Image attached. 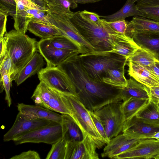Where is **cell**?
<instances>
[{"label":"cell","instance_id":"cell-1","mask_svg":"<svg viewBox=\"0 0 159 159\" xmlns=\"http://www.w3.org/2000/svg\"><path fill=\"white\" fill-rule=\"evenodd\" d=\"M78 51L74 52L58 66L68 76L80 101L94 112L110 103L122 101V89L93 80L84 69Z\"/></svg>","mask_w":159,"mask_h":159},{"label":"cell","instance_id":"cell-2","mask_svg":"<svg viewBox=\"0 0 159 159\" xmlns=\"http://www.w3.org/2000/svg\"><path fill=\"white\" fill-rule=\"evenodd\" d=\"M67 16L80 34L94 48L95 52L110 51L118 43L133 39L114 30L103 18L101 19V23L98 24L83 17L80 11L72 12Z\"/></svg>","mask_w":159,"mask_h":159},{"label":"cell","instance_id":"cell-3","mask_svg":"<svg viewBox=\"0 0 159 159\" xmlns=\"http://www.w3.org/2000/svg\"><path fill=\"white\" fill-rule=\"evenodd\" d=\"M5 36L7 38L6 54L11 58L15 77L36 52L38 42L15 30L6 32Z\"/></svg>","mask_w":159,"mask_h":159},{"label":"cell","instance_id":"cell-4","mask_svg":"<svg viewBox=\"0 0 159 159\" xmlns=\"http://www.w3.org/2000/svg\"><path fill=\"white\" fill-rule=\"evenodd\" d=\"M59 92L70 116L80 128L84 137L88 136L95 143L98 148H101L106 144L95 126L89 111L73 94Z\"/></svg>","mask_w":159,"mask_h":159},{"label":"cell","instance_id":"cell-5","mask_svg":"<svg viewBox=\"0 0 159 159\" xmlns=\"http://www.w3.org/2000/svg\"><path fill=\"white\" fill-rule=\"evenodd\" d=\"M82 66L93 80L102 82V78L109 70L125 66L128 62L125 57L113 53L79 55Z\"/></svg>","mask_w":159,"mask_h":159},{"label":"cell","instance_id":"cell-6","mask_svg":"<svg viewBox=\"0 0 159 159\" xmlns=\"http://www.w3.org/2000/svg\"><path fill=\"white\" fill-rule=\"evenodd\" d=\"M48 19L51 24L56 26L63 35L77 47L80 55L95 51L94 48L80 34L66 14L48 12Z\"/></svg>","mask_w":159,"mask_h":159},{"label":"cell","instance_id":"cell-7","mask_svg":"<svg viewBox=\"0 0 159 159\" xmlns=\"http://www.w3.org/2000/svg\"><path fill=\"white\" fill-rule=\"evenodd\" d=\"M120 101L110 103L93 112L100 118L110 140L122 131L125 121Z\"/></svg>","mask_w":159,"mask_h":159},{"label":"cell","instance_id":"cell-8","mask_svg":"<svg viewBox=\"0 0 159 159\" xmlns=\"http://www.w3.org/2000/svg\"><path fill=\"white\" fill-rule=\"evenodd\" d=\"M62 137L61 124L53 122L21 135L13 141L16 145L26 143L52 145Z\"/></svg>","mask_w":159,"mask_h":159},{"label":"cell","instance_id":"cell-9","mask_svg":"<svg viewBox=\"0 0 159 159\" xmlns=\"http://www.w3.org/2000/svg\"><path fill=\"white\" fill-rule=\"evenodd\" d=\"M40 81L59 92L70 93L75 95L74 86L66 72L58 66H48L38 73Z\"/></svg>","mask_w":159,"mask_h":159},{"label":"cell","instance_id":"cell-10","mask_svg":"<svg viewBox=\"0 0 159 159\" xmlns=\"http://www.w3.org/2000/svg\"><path fill=\"white\" fill-rule=\"evenodd\" d=\"M53 122L47 120L28 118L19 112L12 126L3 135V141H13L21 135Z\"/></svg>","mask_w":159,"mask_h":159},{"label":"cell","instance_id":"cell-11","mask_svg":"<svg viewBox=\"0 0 159 159\" xmlns=\"http://www.w3.org/2000/svg\"><path fill=\"white\" fill-rule=\"evenodd\" d=\"M97 148L88 135L81 141L66 142L64 159H98Z\"/></svg>","mask_w":159,"mask_h":159},{"label":"cell","instance_id":"cell-12","mask_svg":"<svg viewBox=\"0 0 159 159\" xmlns=\"http://www.w3.org/2000/svg\"><path fill=\"white\" fill-rule=\"evenodd\" d=\"M140 158L159 159V140L143 139L134 146L114 159Z\"/></svg>","mask_w":159,"mask_h":159},{"label":"cell","instance_id":"cell-13","mask_svg":"<svg viewBox=\"0 0 159 159\" xmlns=\"http://www.w3.org/2000/svg\"><path fill=\"white\" fill-rule=\"evenodd\" d=\"M126 34L132 38L141 48L150 53L159 60V33L136 30L128 24Z\"/></svg>","mask_w":159,"mask_h":159},{"label":"cell","instance_id":"cell-14","mask_svg":"<svg viewBox=\"0 0 159 159\" xmlns=\"http://www.w3.org/2000/svg\"><path fill=\"white\" fill-rule=\"evenodd\" d=\"M159 131V126L154 125L137 117L135 116L126 120L123 133L133 138L148 139Z\"/></svg>","mask_w":159,"mask_h":159},{"label":"cell","instance_id":"cell-15","mask_svg":"<svg viewBox=\"0 0 159 159\" xmlns=\"http://www.w3.org/2000/svg\"><path fill=\"white\" fill-rule=\"evenodd\" d=\"M143 139L133 138L123 133L111 139L104 148L101 156L114 159L136 145Z\"/></svg>","mask_w":159,"mask_h":159},{"label":"cell","instance_id":"cell-16","mask_svg":"<svg viewBox=\"0 0 159 159\" xmlns=\"http://www.w3.org/2000/svg\"><path fill=\"white\" fill-rule=\"evenodd\" d=\"M38 49L46 61L47 66H58L75 52L55 48L48 43L45 39H43L38 42Z\"/></svg>","mask_w":159,"mask_h":159},{"label":"cell","instance_id":"cell-17","mask_svg":"<svg viewBox=\"0 0 159 159\" xmlns=\"http://www.w3.org/2000/svg\"><path fill=\"white\" fill-rule=\"evenodd\" d=\"M17 107L19 112L27 118L48 120L61 124V115L42 107L22 103H18Z\"/></svg>","mask_w":159,"mask_h":159},{"label":"cell","instance_id":"cell-18","mask_svg":"<svg viewBox=\"0 0 159 159\" xmlns=\"http://www.w3.org/2000/svg\"><path fill=\"white\" fill-rule=\"evenodd\" d=\"M127 64L128 74L135 80L148 87H159V80L146 68L130 61Z\"/></svg>","mask_w":159,"mask_h":159},{"label":"cell","instance_id":"cell-19","mask_svg":"<svg viewBox=\"0 0 159 159\" xmlns=\"http://www.w3.org/2000/svg\"><path fill=\"white\" fill-rule=\"evenodd\" d=\"M44 64L43 57L36 52L31 59L16 75L14 80L18 86L31 76L38 73Z\"/></svg>","mask_w":159,"mask_h":159},{"label":"cell","instance_id":"cell-20","mask_svg":"<svg viewBox=\"0 0 159 159\" xmlns=\"http://www.w3.org/2000/svg\"><path fill=\"white\" fill-rule=\"evenodd\" d=\"M61 126L62 137L66 142L79 141L84 138L80 128L70 115H61Z\"/></svg>","mask_w":159,"mask_h":159},{"label":"cell","instance_id":"cell-21","mask_svg":"<svg viewBox=\"0 0 159 159\" xmlns=\"http://www.w3.org/2000/svg\"><path fill=\"white\" fill-rule=\"evenodd\" d=\"M121 98L123 102L130 98H151L147 87L131 78L127 80V86L122 89Z\"/></svg>","mask_w":159,"mask_h":159},{"label":"cell","instance_id":"cell-22","mask_svg":"<svg viewBox=\"0 0 159 159\" xmlns=\"http://www.w3.org/2000/svg\"><path fill=\"white\" fill-rule=\"evenodd\" d=\"M27 30L43 39L61 35L58 29L53 25L33 21L29 22Z\"/></svg>","mask_w":159,"mask_h":159},{"label":"cell","instance_id":"cell-23","mask_svg":"<svg viewBox=\"0 0 159 159\" xmlns=\"http://www.w3.org/2000/svg\"><path fill=\"white\" fill-rule=\"evenodd\" d=\"M125 67L109 69L103 76L102 82L119 89H123L127 85L125 75Z\"/></svg>","mask_w":159,"mask_h":159},{"label":"cell","instance_id":"cell-24","mask_svg":"<svg viewBox=\"0 0 159 159\" xmlns=\"http://www.w3.org/2000/svg\"><path fill=\"white\" fill-rule=\"evenodd\" d=\"M136 16H142V15L137 9L134 3L127 0L123 7L117 12L110 15L100 16L107 21L114 22L124 20L126 17Z\"/></svg>","mask_w":159,"mask_h":159},{"label":"cell","instance_id":"cell-25","mask_svg":"<svg viewBox=\"0 0 159 159\" xmlns=\"http://www.w3.org/2000/svg\"><path fill=\"white\" fill-rule=\"evenodd\" d=\"M135 6L142 16L159 23V0H139Z\"/></svg>","mask_w":159,"mask_h":159},{"label":"cell","instance_id":"cell-26","mask_svg":"<svg viewBox=\"0 0 159 159\" xmlns=\"http://www.w3.org/2000/svg\"><path fill=\"white\" fill-rule=\"evenodd\" d=\"M140 48L133 39L130 40L118 43L110 51L100 53L93 51L87 54H100L113 53L124 56L128 59Z\"/></svg>","mask_w":159,"mask_h":159},{"label":"cell","instance_id":"cell-27","mask_svg":"<svg viewBox=\"0 0 159 159\" xmlns=\"http://www.w3.org/2000/svg\"><path fill=\"white\" fill-rule=\"evenodd\" d=\"M135 116L148 123L159 126V108L151 99Z\"/></svg>","mask_w":159,"mask_h":159},{"label":"cell","instance_id":"cell-28","mask_svg":"<svg viewBox=\"0 0 159 159\" xmlns=\"http://www.w3.org/2000/svg\"><path fill=\"white\" fill-rule=\"evenodd\" d=\"M53 89L44 82L40 81L37 86L31 98L36 105L49 109V101Z\"/></svg>","mask_w":159,"mask_h":159},{"label":"cell","instance_id":"cell-29","mask_svg":"<svg viewBox=\"0 0 159 159\" xmlns=\"http://www.w3.org/2000/svg\"><path fill=\"white\" fill-rule=\"evenodd\" d=\"M16 10L13 17L14 20V27L16 30L25 34L27 30V27L30 21L27 16L26 10L28 8L24 6L20 2L16 1Z\"/></svg>","mask_w":159,"mask_h":159},{"label":"cell","instance_id":"cell-30","mask_svg":"<svg viewBox=\"0 0 159 159\" xmlns=\"http://www.w3.org/2000/svg\"><path fill=\"white\" fill-rule=\"evenodd\" d=\"M149 100L130 98L123 102L122 108L125 121L135 116L138 112L148 103Z\"/></svg>","mask_w":159,"mask_h":159},{"label":"cell","instance_id":"cell-31","mask_svg":"<svg viewBox=\"0 0 159 159\" xmlns=\"http://www.w3.org/2000/svg\"><path fill=\"white\" fill-rule=\"evenodd\" d=\"M49 11L52 12L68 15L72 11L70 8L74 9L78 6L75 0H44Z\"/></svg>","mask_w":159,"mask_h":159},{"label":"cell","instance_id":"cell-32","mask_svg":"<svg viewBox=\"0 0 159 159\" xmlns=\"http://www.w3.org/2000/svg\"><path fill=\"white\" fill-rule=\"evenodd\" d=\"M128 25L136 30L159 33V23L142 16H134Z\"/></svg>","mask_w":159,"mask_h":159},{"label":"cell","instance_id":"cell-33","mask_svg":"<svg viewBox=\"0 0 159 159\" xmlns=\"http://www.w3.org/2000/svg\"><path fill=\"white\" fill-rule=\"evenodd\" d=\"M159 61L152 55L141 48L128 59V62L137 63L145 67H148Z\"/></svg>","mask_w":159,"mask_h":159},{"label":"cell","instance_id":"cell-34","mask_svg":"<svg viewBox=\"0 0 159 159\" xmlns=\"http://www.w3.org/2000/svg\"><path fill=\"white\" fill-rule=\"evenodd\" d=\"M45 39L48 43L55 48L72 51L79 52L75 45L68 38L63 35H57Z\"/></svg>","mask_w":159,"mask_h":159},{"label":"cell","instance_id":"cell-35","mask_svg":"<svg viewBox=\"0 0 159 159\" xmlns=\"http://www.w3.org/2000/svg\"><path fill=\"white\" fill-rule=\"evenodd\" d=\"M52 92L49 101V109L61 114L70 115V113L64 104L60 92L52 89Z\"/></svg>","mask_w":159,"mask_h":159},{"label":"cell","instance_id":"cell-36","mask_svg":"<svg viewBox=\"0 0 159 159\" xmlns=\"http://www.w3.org/2000/svg\"><path fill=\"white\" fill-rule=\"evenodd\" d=\"M66 141L63 138L52 144V147L48 153L46 159H64Z\"/></svg>","mask_w":159,"mask_h":159},{"label":"cell","instance_id":"cell-37","mask_svg":"<svg viewBox=\"0 0 159 159\" xmlns=\"http://www.w3.org/2000/svg\"><path fill=\"white\" fill-rule=\"evenodd\" d=\"M26 11L28 17L30 21H33L51 24L48 18L47 14L48 11L28 8Z\"/></svg>","mask_w":159,"mask_h":159},{"label":"cell","instance_id":"cell-38","mask_svg":"<svg viewBox=\"0 0 159 159\" xmlns=\"http://www.w3.org/2000/svg\"><path fill=\"white\" fill-rule=\"evenodd\" d=\"M1 77L7 74L10 77L11 81L14 80L15 77V71L10 57L7 54L2 61L0 62Z\"/></svg>","mask_w":159,"mask_h":159},{"label":"cell","instance_id":"cell-39","mask_svg":"<svg viewBox=\"0 0 159 159\" xmlns=\"http://www.w3.org/2000/svg\"><path fill=\"white\" fill-rule=\"evenodd\" d=\"M16 10L15 0H0V13L13 17Z\"/></svg>","mask_w":159,"mask_h":159},{"label":"cell","instance_id":"cell-40","mask_svg":"<svg viewBox=\"0 0 159 159\" xmlns=\"http://www.w3.org/2000/svg\"><path fill=\"white\" fill-rule=\"evenodd\" d=\"M0 82L2 83L1 92L4 89L5 92V100L6 101L8 107H10L11 105V99L10 94L11 80L10 77L7 74L4 75L0 77Z\"/></svg>","mask_w":159,"mask_h":159},{"label":"cell","instance_id":"cell-41","mask_svg":"<svg viewBox=\"0 0 159 159\" xmlns=\"http://www.w3.org/2000/svg\"><path fill=\"white\" fill-rule=\"evenodd\" d=\"M30 9H36L48 11V7L44 0H15Z\"/></svg>","mask_w":159,"mask_h":159},{"label":"cell","instance_id":"cell-42","mask_svg":"<svg viewBox=\"0 0 159 159\" xmlns=\"http://www.w3.org/2000/svg\"><path fill=\"white\" fill-rule=\"evenodd\" d=\"M89 112L97 129L107 144L109 141L107 139L105 128L102 122L99 117L93 112L89 111Z\"/></svg>","mask_w":159,"mask_h":159},{"label":"cell","instance_id":"cell-43","mask_svg":"<svg viewBox=\"0 0 159 159\" xmlns=\"http://www.w3.org/2000/svg\"><path fill=\"white\" fill-rule=\"evenodd\" d=\"M106 22L111 28L116 32L126 34L128 22L125 20L114 22H108L106 21Z\"/></svg>","mask_w":159,"mask_h":159},{"label":"cell","instance_id":"cell-44","mask_svg":"<svg viewBox=\"0 0 159 159\" xmlns=\"http://www.w3.org/2000/svg\"><path fill=\"white\" fill-rule=\"evenodd\" d=\"M39 154L37 152L30 150L12 157L10 159H40Z\"/></svg>","mask_w":159,"mask_h":159},{"label":"cell","instance_id":"cell-45","mask_svg":"<svg viewBox=\"0 0 159 159\" xmlns=\"http://www.w3.org/2000/svg\"><path fill=\"white\" fill-rule=\"evenodd\" d=\"M81 14L89 20L97 24H100L102 22L100 16L98 14L84 10L80 11Z\"/></svg>","mask_w":159,"mask_h":159},{"label":"cell","instance_id":"cell-46","mask_svg":"<svg viewBox=\"0 0 159 159\" xmlns=\"http://www.w3.org/2000/svg\"><path fill=\"white\" fill-rule=\"evenodd\" d=\"M7 16L0 13V39L4 37L6 32V24Z\"/></svg>","mask_w":159,"mask_h":159},{"label":"cell","instance_id":"cell-47","mask_svg":"<svg viewBox=\"0 0 159 159\" xmlns=\"http://www.w3.org/2000/svg\"><path fill=\"white\" fill-rule=\"evenodd\" d=\"M7 42V38L5 36L0 39V62L2 61L6 55Z\"/></svg>","mask_w":159,"mask_h":159},{"label":"cell","instance_id":"cell-48","mask_svg":"<svg viewBox=\"0 0 159 159\" xmlns=\"http://www.w3.org/2000/svg\"><path fill=\"white\" fill-rule=\"evenodd\" d=\"M147 87L151 98H159V87Z\"/></svg>","mask_w":159,"mask_h":159},{"label":"cell","instance_id":"cell-49","mask_svg":"<svg viewBox=\"0 0 159 159\" xmlns=\"http://www.w3.org/2000/svg\"><path fill=\"white\" fill-rule=\"evenodd\" d=\"M145 67L150 71L159 80V69L156 66L155 63L148 67Z\"/></svg>","mask_w":159,"mask_h":159},{"label":"cell","instance_id":"cell-50","mask_svg":"<svg viewBox=\"0 0 159 159\" xmlns=\"http://www.w3.org/2000/svg\"><path fill=\"white\" fill-rule=\"evenodd\" d=\"M101 0H75L77 3L85 4L86 3H94L99 2Z\"/></svg>","mask_w":159,"mask_h":159},{"label":"cell","instance_id":"cell-51","mask_svg":"<svg viewBox=\"0 0 159 159\" xmlns=\"http://www.w3.org/2000/svg\"><path fill=\"white\" fill-rule=\"evenodd\" d=\"M148 139H152L159 140V131L150 136Z\"/></svg>","mask_w":159,"mask_h":159},{"label":"cell","instance_id":"cell-52","mask_svg":"<svg viewBox=\"0 0 159 159\" xmlns=\"http://www.w3.org/2000/svg\"><path fill=\"white\" fill-rule=\"evenodd\" d=\"M155 65L159 69V61H158L156 62L155 63Z\"/></svg>","mask_w":159,"mask_h":159},{"label":"cell","instance_id":"cell-53","mask_svg":"<svg viewBox=\"0 0 159 159\" xmlns=\"http://www.w3.org/2000/svg\"><path fill=\"white\" fill-rule=\"evenodd\" d=\"M130 2L132 3H134L136 1H138L139 0H129Z\"/></svg>","mask_w":159,"mask_h":159}]
</instances>
